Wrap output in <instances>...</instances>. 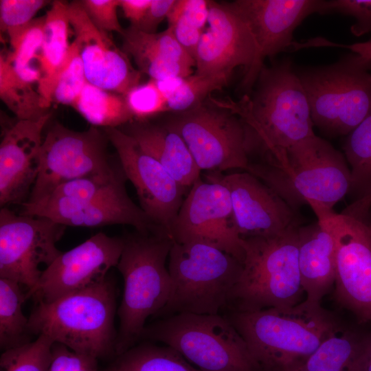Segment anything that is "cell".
I'll return each instance as SVG.
<instances>
[{
  "label": "cell",
  "mask_w": 371,
  "mask_h": 371,
  "mask_svg": "<svg viewBox=\"0 0 371 371\" xmlns=\"http://www.w3.org/2000/svg\"><path fill=\"white\" fill-rule=\"evenodd\" d=\"M251 96L238 101L209 95L213 104L238 115L245 124L251 157L276 160L292 146L315 135L308 101L289 58L263 67Z\"/></svg>",
  "instance_id": "6da1fadb"
},
{
  "label": "cell",
  "mask_w": 371,
  "mask_h": 371,
  "mask_svg": "<svg viewBox=\"0 0 371 371\" xmlns=\"http://www.w3.org/2000/svg\"><path fill=\"white\" fill-rule=\"evenodd\" d=\"M226 317L262 371H300L319 345L340 330L321 305L304 300L290 307L232 311Z\"/></svg>",
  "instance_id": "7a4b0ae2"
},
{
  "label": "cell",
  "mask_w": 371,
  "mask_h": 371,
  "mask_svg": "<svg viewBox=\"0 0 371 371\" xmlns=\"http://www.w3.org/2000/svg\"><path fill=\"white\" fill-rule=\"evenodd\" d=\"M245 171L295 210L310 203L333 209L351 188L345 156L316 135L294 144L276 160L250 161Z\"/></svg>",
  "instance_id": "3957f363"
},
{
  "label": "cell",
  "mask_w": 371,
  "mask_h": 371,
  "mask_svg": "<svg viewBox=\"0 0 371 371\" xmlns=\"http://www.w3.org/2000/svg\"><path fill=\"white\" fill-rule=\"evenodd\" d=\"M115 286L106 277L53 302L37 303L28 328L32 335H45L54 343L98 359L115 353Z\"/></svg>",
  "instance_id": "277c9868"
},
{
  "label": "cell",
  "mask_w": 371,
  "mask_h": 371,
  "mask_svg": "<svg viewBox=\"0 0 371 371\" xmlns=\"http://www.w3.org/2000/svg\"><path fill=\"white\" fill-rule=\"evenodd\" d=\"M173 241L162 233L137 232L124 238L117 265L124 280L122 299L117 309V356L140 339L146 319L166 306L171 291L166 267Z\"/></svg>",
  "instance_id": "5b68a950"
},
{
  "label": "cell",
  "mask_w": 371,
  "mask_h": 371,
  "mask_svg": "<svg viewBox=\"0 0 371 371\" xmlns=\"http://www.w3.org/2000/svg\"><path fill=\"white\" fill-rule=\"evenodd\" d=\"M300 226L273 236L243 239V272L228 307L253 311L290 307L302 302L304 291L298 265Z\"/></svg>",
  "instance_id": "8992f818"
},
{
  "label": "cell",
  "mask_w": 371,
  "mask_h": 371,
  "mask_svg": "<svg viewBox=\"0 0 371 371\" xmlns=\"http://www.w3.org/2000/svg\"><path fill=\"white\" fill-rule=\"evenodd\" d=\"M171 291L161 317L178 313L219 314L228 307L243 264L232 255L202 243L173 242L168 256Z\"/></svg>",
  "instance_id": "52a82bcc"
},
{
  "label": "cell",
  "mask_w": 371,
  "mask_h": 371,
  "mask_svg": "<svg viewBox=\"0 0 371 371\" xmlns=\"http://www.w3.org/2000/svg\"><path fill=\"white\" fill-rule=\"evenodd\" d=\"M295 71L313 124L325 135H348L371 115V60L352 52L333 64Z\"/></svg>",
  "instance_id": "ba28073f"
},
{
  "label": "cell",
  "mask_w": 371,
  "mask_h": 371,
  "mask_svg": "<svg viewBox=\"0 0 371 371\" xmlns=\"http://www.w3.org/2000/svg\"><path fill=\"white\" fill-rule=\"evenodd\" d=\"M140 339L160 342L203 371H262L226 317L178 313L146 325Z\"/></svg>",
  "instance_id": "9c48e42d"
},
{
  "label": "cell",
  "mask_w": 371,
  "mask_h": 371,
  "mask_svg": "<svg viewBox=\"0 0 371 371\" xmlns=\"http://www.w3.org/2000/svg\"><path fill=\"white\" fill-rule=\"evenodd\" d=\"M336 243L335 298L361 322H371V219L349 206L341 213L310 203Z\"/></svg>",
  "instance_id": "30bf717a"
},
{
  "label": "cell",
  "mask_w": 371,
  "mask_h": 371,
  "mask_svg": "<svg viewBox=\"0 0 371 371\" xmlns=\"http://www.w3.org/2000/svg\"><path fill=\"white\" fill-rule=\"evenodd\" d=\"M179 135L201 170H246L250 150L246 126L230 110L207 103L168 116L164 124Z\"/></svg>",
  "instance_id": "8fae6325"
},
{
  "label": "cell",
  "mask_w": 371,
  "mask_h": 371,
  "mask_svg": "<svg viewBox=\"0 0 371 371\" xmlns=\"http://www.w3.org/2000/svg\"><path fill=\"white\" fill-rule=\"evenodd\" d=\"M108 142L104 131L95 126L76 131L54 124L43 140L38 173L25 202H36L65 182L118 170L121 166L115 168L109 160Z\"/></svg>",
  "instance_id": "7c38bea8"
},
{
  "label": "cell",
  "mask_w": 371,
  "mask_h": 371,
  "mask_svg": "<svg viewBox=\"0 0 371 371\" xmlns=\"http://www.w3.org/2000/svg\"><path fill=\"white\" fill-rule=\"evenodd\" d=\"M67 226L49 218L0 210V278L32 289L62 253L56 243Z\"/></svg>",
  "instance_id": "4fadbf2b"
},
{
  "label": "cell",
  "mask_w": 371,
  "mask_h": 371,
  "mask_svg": "<svg viewBox=\"0 0 371 371\" xmlns=\"http://www.w3.org/2000/svg\"><path fill=\"white\" fill-rule=\"evenodd\" d=\"M168 236L179 243L210 245L243 263V240L236 229L229 192L212 176L207 181L200 177L190 188Z\"/></svg>",
  "instance_id": "5bb4252c"
},
{
  "label": "cell",
  "mask_w": 371,
  "mask_h": 371,
  "mask_svg": "<svg viewBox=\"0 0 371 371\" xmlns=\"http://www.w3.org/2000/svg\"><path fill=\"white\" fill-rule=\"evenodd\" d=\"M323 0H236L229 5L246 22L257 46L255 60L240 88L249 95L267 57L293 50L295 29L308 16L322 14Z\"/></svg>",
  "instance_id": "9a60e30c"
},
{
  "label": "cell",
  "mask_w": 371,
  "mask_h": 371,
  "mask_svg": "<svg viewBox=\"0 0 371 371\" xmlns=\"http://www.w3.org/2000/svg\"><path fill=\"white\" fill-rule=\"evenodd\" d=\"M123 247L124 238L95 234L62 252L26 292L27 300L51 302L104 280L109 270L117 267Z\"/></svg>",
  "instance_id": "2e32d148"
},
{
  "label": "cell",
  "mask_w": 371,
  "mask_h": 371,
  "mask_svg": "<svg viewBox=\"0 0 371 371\" xmlns=\"http://www.w3.org/2000/svg\"><path fill=\"white\" fill-rule=\"evenodd\" d=\"M104 131L116 150L126 179L136 190L140 207L151 221L168 236L183 201L186 188L131 135L117 128Z\"/></svg>",
  "instance_id": "e0dca14e"
},
{
  "label": "cell",
  "mask_w": 371,
  "mask_h": 371,
  "mask_svg": "<svg viewBox=\"0 0 371 371\" xmlns=\"http://www.w3.org/2000/svg\"><path fill=\"white\" fill-rule=\"evenodd\" d=\"M228 190L242 239L269 237L301 225L297 210L248 172L212 176Z\"/></svg>",
  "instance_id": "ac0fdd59"
},
{
  "label": "cell",
  "mask_w": 371,
  "mask_h": 371,
  "mask_svg": "<svg viewBox=\"0 0 371 371\" xmlns=\"http://www.w3.org/2000/svg\"><path fill=\"white\" fill-rule=\"evenodd\" d=\"M207 23L196 52V74L230 79L238 67H243L246 72L257 53L246 22L228 3L209 1Z\"/></svg>",
  "instance_id": "d6986e66"
},
{
  "label": "cell",
  "mask_w": 371,
  "mask_h": 371,
  "mask_svg": "<svg viewBox=\"0 0 371 371\" xmlns=\"http://www.w3.org/2000/svg\"><path fill=\"white\" fill-rule=\"evenodd\" d=\"M68 19L74 34L88 82L126 95L139 85L142 73L132 65L128 54L91 21L81 2L67 4Z\"/></svg>",
  "instance_id": "ffe728a7"
},
{
  "label": "cell",
  "mask_w": 371,
  "mask_h": 371,
  "mask_svg": "<svg viewBox=\"0 0 371 371\" xmlns=\"http://www.w3.org/2000/svg\"><path fill=\"white\" fill-rule=\"evenodd\" d=\"M21 206V214L45 216L65 226L128 225L140 233L161 232L131 200L126 188L79 204L43 199L34 203L24 202Z\"/></svg>",
  "instance_id": "44dd1931"
},
{
  "label": "cell",
  "mask_w": 371,
  "mask_h": 371,
  "mask_svg": "<svg viewBox=\"0 0 371 371\" xmlns=\"http://www.w3.org/2000/svg\"><path fill=\"white\" fill-rule=\"evenodd\" d=\"M51 117L19 120L0 144V204L23 203L38 173L42 133Z\"/></svg>",
  "instance_id": "7402d4cb"
},
{
  "label": "cell",
  "mask_w": 371,
  "mask_h": 371,
  "mask_svg": "<svg viewBox=\"0 0 371 371\" xmlns=\"http://www.w3.org/2000/svg\"><path fill=\"white\" fill-rule=\"evenodd\" d=\"M298 265L304 301L321 305L335 282L336 243L317 221L298 229Z\"/></svg>",
  "instance_id": "603a6c76"
},
{
  "label": "cell",
  "mask_w": 371,
  "mask_h": 371,
  "mask_svg": "<svg viewBox=\"0 0 371 371\" xmlns=\"http://www.w3.org/2000/svg\"><path fill=\"white\" fill-rule=\"evenodd\" d=\"M125 133L184 188L200 178L201 170L183 138L164 124H134Z\"/></svg>",
  "instance_id": "cb8c5ba5"
},
{
  "label": "cell",
  "mask_w": 371,
  "mask_h": 371,
  "mask_svg": "<svg viewBox=\"0 0 371 371\" xmlns=\"http://www.w3.org/2000/svg\"><path fill=\"white\" fill-rule=\"evenodd\" d=\"M67 4L63 1H54L45 14L43 43L37 57L41 73L37 88L45 110L52 103L54 85L71 45Z\"/></svg>",
  "instance_id": "d4e9b609"
},
{
  "label": "cell",
  "mask_w": 371,
  "mask_h": 371,
  "mask_svg": "<svg viewBox=\"0 0 371 371\" xmlns=\"http://www.w3.org/2000/svg\"><path fill=\"white\" fill-rule=\"evenodd\" d=\"M371 352V333L337 332L325 339L300 371H365Z\"/></svg>",
  "instance_id": "484cf974"
},
{
  "label": "cell",
  "mask_w": 371,
  "mask_h": 371,
  "mask_svg": "<svg viewBox=\"0 0 371 371\" xmlns=\"http://www.w3.org/2000/svg\"><path fill=\"white\" fill-rule=\"evenodd\" d=\"M72 107L95 127L117 128L134 119L124 95L88 82Z\"/></svg>",
  "instance_id": "4316f807"
},
{
  "label": "cell",
  "mask_w": 371,
  "mask_h": 371,
  "mask_svg": "<svg viewBox=\"0 0 371 371\" xmlns=\"http://www.w3.org/2000/svg\"><path fill=\"white\" fill-rule=\"evenodd\" d=\"M102 371H203L166 345L143 343L117 356Z\"/></svg>",
  "instance_id": "83f0119b"
},
{
  "label": "cell",
  "mask_w": 371,
  "mask_h": 371,
  "mask_svg": "<svg viewBox=\"0 0 371 371\" xmlns=\"http://www.w3.org/2000/svg\"><path fill=\"white\" fill-rule=\"evenodd\" d=\"M343 149L351 172L350 193L370 208L371 115L347 135Z\"/></svg>",
  "instance_id": "f1b7e54d"
},
{
  "label": "cell",
  "mask_w": 371,
  "mask_h": 371,
  "mask_svg": "<svg viewBox=\"0 0 371 371\" xmlns=\"http://www.w3.org/2000/svg\"><path fill=\"white\" fill-rule=\"evenodd\" d=\"M19 283L0 278V347L3 351L31 342L29 318L22 310L26 293Z\"/></svg>",
  "instance_id": "f546056e"
},
{
  "label": "cell",
  "mask_w": 371,
  "mask_h": 371,
  "mask_svg": "<svg viewBox=\"0 0 371 371\" xmlns=\"http://www.w3.org/2000/svg\"><path fill=\"white\" fill-rule=\"evenodd\" d=\"M0 98L19 120L37 119L47 113L43 107L38 89L16 73L2 52L0 56Z\"/></svg>",
  "instance_id": "4dcf8cb0"
},
{
  "label": "cell",
  "mask_w": 371,
  "mask_h": 371,
  "mask_svg": "<svg viewBox=\"0 0 371 371\" xmlns=\"http://www.w3.org/2000/svg\"><path fill=\"white\" fill-rule=\"evenodd\" d=\"M229 79L225 76L190 75L172 78L164 98L168 112L179 113L192 109L204 102L211 93L221 90Z\"/></svg>",
  "instance_id": "1f68e13d"
},
{
  "label": "cell",
  "mask_w": 371,
  "mask_h": 371,
  "mask_svg": "<svg viewBox=\"0 0 371 371\" xmlns=\"http://www.w3.org/2000/svg\"><path fill=\"white\" fill-rule=\"evenodd\" d=\"M122 36L123 49H140L192 67L196 66L194 60L179 43L170 27L163 32L148 34L130 25Z\"/></svg>",
  "instance_id": "d6a6232c"
},
{
  "label": "cell",
  "mask_w": 371,
  "mask_h": 371,
  "mask_svg": "<svg viewBox=\"0 0 371 371\" xmlns=\"http://www.w3.org/2000/svg\"><path fill=\"white\" fill-rule=\"evenodd\" d=\"M54 343L45 335L23 346L3 351L1 371H47Z\"/></svg>",
  "instance_id": "836d02e7"
},
{
  "label": "cell",
  "mask_w": 371,
  "mask_h": 371,
  "mask_svg": "<svg viewBox=\"0 0 371 371\" xmlns=\"http://www.w3.org/2000/svg\"><path fill=\"white\" fill-rule=\"evenodd\" d=\"M45 15L34 19L26 25L9 31L11 51L5 54L8 62L15 68L33 65L37 59L43 38Z\"/></svg>",
  "instance_id": "e575fe53"
},
{
  "label": "cell",
  "mask_w": 371,
  "mask_h": 371,
  "mask_svg": "<svg viewBox=\"0 0 371 371\" xmlns=\"http://www.w3.org/2000/svg\"><path fill=\"white\" fill-rule=\"evenodd\" d=\"M87 82L82 61L74 41L58 73L53 91L52 102L72 106Z\"/></svg>",
  "instance_id": "d590c367"
},
{
  "label": "cell",
  "mask_w": 371,
  "mask_h": 371,
  "mask_svg": "<svg viewBox=\"0 0 371 371\" xmlns=\"http://www.w3.org/2000/svg\"><path fill=\"white\" fill-rule=\"evenodd\" d=\"M125 98L133 118L139 121L168 111L166 100L152 79L133 87Z\"/></svg>",
  "instance_id": "8d00e7d4"
},
{
  "label": "cell",
  "mask_w": 371,
  "mask_h": 371,
  "mask_svg": "<svg viewBox=\"0 0 371 371\" xmlns=\"http://www.w3.org/2000/svg\"><path fill=\"white\" fill-rule=\"evenodd\" d=\"M48 2L45 0H1V32L7 33L30 23Z\"/></svg>",
  "instance_id": "74e56055"
},
{
  "label": "cell",
  "mask_w": 371,
  "mask_h": 371,
  "mask_svg": "<svg viewBox=\"0 0 371 371\" xmlns=\"http://www.w3.org/2000/svg\"><path fill=\"white\" fill-rule=\"evenodd\" d=\"M337 12L353 16L350 32L356 36L371 32V0L324 1L322 14Z\"/></svg>",
  "instance_id": "f35d334b"
},
{
  "label": "cell",
  "mask_w": 371,
  "mask_h": 371,
  "mask_svg": "<svg viewBox=\"0 0 371 371\" xmlns=\"http://www.w3.org/2000/svg\"><path fill=\"white\" fill-rule=\"evenodd\" d=\"M80 2L91 21L100 30L123 34L124 30L117 14L120 0H83Z\"/></svg>",
  "instance_id": "ab89813d"
},
{
  "label": "cell",
  "mask_w": 371,
  "mask_h": 371,
  "mask_svg": "<svg viewBox=\"0 0 371 371\" xmlns=\"http://www.w3.org/2000/svg\"><path fill=\"white\" fill-rule=\"evenodd\" d=\"M47 371H99L98 359L76 352L63 344L54 343Z\"/></svg>",
  "instance_id": "60d3db41"
},
{
  "label": "cell",
  "mask_w": 371,
  "mask_h": 371,
  "mask_svg": "<svg viewBox=\"0 0 371 371\" xmlns=\"http://www.w3.org/2000/svg\"><path fill=\"white\" fill-rule=\"evenodd\" d=\"M168 27L172 29L175 36L188 54L196 60L199 41L203 32L182 15L167 18Z\"/></svg>",
  "instance_id": "b9f144b4"
},
{
  "label": "cell",
  "mask_w": 371,
  "mask_h": 371,
  "mask_svg": "<svg viewBox=\"0 0 371 371\" xmlns=\"http://www.w3.org/2000/svg\"><path fill=\"white\" fill-rule=\"evenodd\" d=\"M208 14L209 1L176 0L167 18L182 15L195 26L203 30L207 22Z\"/></svg>",
  "instance_id": "7bdbcfd3"
},
{
  "label": "cell",
  "mask_w": 371,
  "mask_h": 371,
  "mask_svg": "<svg viewBox=\"0 0 371 371\" xmlns=\"http://www.w3.org/2000/svg\"><path fill=\"white\" fill-rule=\"evenodd\" d=\"M175 1L176 0H152L144 17L136 28L148 34L156 33L158 26L167 18Z\"/></svg>",
  "instance_id": "ee69618b"
},
{
  "label": "cell",
  "mask_w": 371,
  "mask_h": 371,
  "mask_svg": "<svg viewBox=\"0 0 371 371\" xmlns=\"http://www.w3.org/2000/svg\"><path fill=\"white\" fill-rule=\"evenodd\" d=\"M152 0H120V7L124 15L131 22V26L137 27L144 17Z\"/></svg>",
  "instance_id": "f6af8a7d"
},
{
  "label": "cell",
  "mask_w": 371,
  "mask_h": 371,
  "mask_svg": "<svg viewBox=\"0 0 371 371\" xmlns=\"http://www.w3.org/2000/svg\"><path fill=\"white\" fill-rule=\"evenodd\" d=\"M332 47H344L350 49L353 53L359 54L365 59L371 60V39L366 42L351 45H339L333 43Z\"/></svg>",
  "instance_id": "bcb514c9"
},
{
  "label": "cell",
  "mask_w": 371,
  "mask_h": 371,
  "mask_svg": "<svg viewBox=\"0 0 371 371\" xmlns=\"http://www.w3.org/2000/svg\"><path fill=\"white\" fill-rule=\"evenodd\" d=\"M365 371H371V352L368 358L365 367Z\"/></svg>",
  "instance_id": "7dc6e473"
},
{
  "label": "cell",
  "mask_w": 371,
  "mask_h": 371,
  "mask_svg": "<svg viewBox=\"0 0 371 371\" xmlns=\"http://www.w3.org/2000/svg\"><path fill=\"white\" fill-rule=\"evenodd\" d=\"M370 203H371V199H370Z\"/></svg>",
  "instance_id": "c3c4849f"
}]
</instances>
